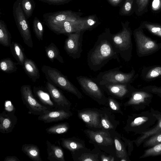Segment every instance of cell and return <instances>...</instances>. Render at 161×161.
<instances>
[{
	"instance_id": "35",
	"label": "cell",
	"mask_w": 161,
	"mask_h": 161,
	"mask_svg": "<svg viewBox=\"0 0 161 161\" xmlns=\"http://www.w3.org/2000/svg\"><path fill=\"white\" fill-rule=\"evenodd\" d=\"M33 27L34 33L37 39L40 41H42L44 25L42 22L36 17H35L33 19Z\"/></svg>"
},
{
	"instance_id": "1",
	"label": "cell",
	"mask_w": 161,
	"mask_h": 161,
	"mask_svg": "<svg viewBox=\"0 0 161 161\" xmlns=\"http://www.w3.org/2000/svg\"><path fill=\"white\" fill-rule=\"evenodd\" d=\"M112 35L109 28L98 36L93 47L87 56L88 65L91 70L96 72L99 70L110 60L116 59L120 62L112 41Z\"/></svg>"
},
{
	"instance_id": "6",
	"label": "cell",
	"mask_w": 161,
	"mask_h": 161,
	"mask_svg": "<svg viewBox=\"0 0 161 161\" xmlns=\"http://www.w3.org/2000/svg\"><path fill=\"white\" fill-rule=\"evenodd\" d=\"M13 14L15 23L24 43L32 48L33 42L29 22L22 8L19 0H16L13 7Z\"/></svg>"
},
{
	"instance_id": "27",
	"label": "cell",
	"mask_w": 161,
	"mask_h": 161,
	"mask_svg": "<svg viewBox=\"0 0 161 161\" xmlns=\"http://www.w3.org/2000/svg\"><path fill=\"white\" fill-rule=\"evenodd\" d=\"M21 150L32 160L42 161L40 150L37 145L33 144H25L22 146Z\"/></svg>"
},
{
	"instance_id": "19",
	"label": "cell",
	"mask_w": 161,
	"mask_h": 161,
	"mask_svg": "<svg viewBox=\"0 0 161 161\" xmlns=\"http://www.w3.org/2000/svg\"><path fill=\"white\" fill-rule=\"evenodd\" d=\"M150 111L157 118V122L153 127L143 133L136 139L133 141L137 147H139L150 136L161 131V112L152 108H151Z\"/></svg>"
},
{
	"instance_id": "9",
	"label": "cell",
	"mask_w": 161,
	"mask_h": 161,
	"mask_svg": "<svg viewBox=\"0 0 161 161\" xmlns=\"http://www.w3.org/2000/svg\"><path fill=\"white\" fill-rule=\"evenodd\" d=\"M20 91L22 102L29 110L28 113L40 115L42 114L46 110H49L36 99L33 94L30 85H22Z\"/></svg>"
},
{
	"instance_id": "3",
	"label": "cell",
	"mask_w": 161,
	"mask_h": 161,
	"mask_svg": "<svg viewBox=\"0 0 161 161\" xmlns=\"http://www.w3.org/2000/svg\"><path fill=\"white\" fill-rule=\"evenodd\" d=\"M42 70L47 81L62 90L70 92L79 99L83 98V95L78 89L58 69L45 65L42 67Z\"/></svg>"
},
{
	"instance_id": "15",
	"label": "cell",
	"mask_w": 161,
	"mask_h": 161,
	"mask_svg": "<svg viewBox=\"0 0 161 161\" xmlns=\"http://www.w3.org/2000/svg\"><path fill=\"white\" fill-rule=\"evenodd\" d=\"M72 115V113L70 110L48 109L45 111L42 114L39 115L37 119L45 123H49L68 119Z\"/></svg>"
},
{
	"instance_id": "12",
	"label": "cell",
	"mask_w": 161,
	"mask_h": 161,
	"mask_svg": "<svg viewBox=\"0 0 161 161\" xmlns=\"http://www.w3.org/2000/svg\"><path fill=\"white\" fill-rule=\"evenodd\" d=\"M100 86L109 96L121 100L129 98L134 90L129 83H111Z\"/></svg>"
},
{
	"instance_id": "39",
	"label": "cell",
	"mask_w": 161,
	"mask_h": 161,
	"mask_svg": "<svg viewBox=\"0 0 161 161\" xmlns=\"http://www.w3.org/2000/svg\"><path fill=\"white\" fill-rule=\"evenodd\" d=\"M108 103L109 108L113 112L123 114L119 103L114 98L109 96L107 97Z\"/></svg>"
},
{
	"instance_id": "49",
	"label": "cell",
	"mask_w": 161,
	"mask_h": 161,
	"mask_svg": "<svg viewBox=\"0 0 161 161\" xmlns=\"http://www.w3.org/2000/svg\"><path fill=\"white\" fill-rule=\"evenodd\" d=\"M4 161H20V160L16 156H7L6 157Z\"/></svg>"
},
{
	"instance_id": "38",
	"label": "cell",
	"mask_w": 161,
	"mask_h": 161,
	"mask_svg": "<svg viewBox=\"0 0 161 161\" xmlns=\"http://www.w3.org/2000/svg\"><path fill=\"white\" fill-rule=\"evenodd\" d=\"M134 1V0H125L120 8L119 14L121 16L130 15L132 12Z\"/></svg>"
},
{
	"instance_id": "45",
	"label": "cell",
	"mask_w": 161,
	"mask_h": 161,
	"mask_svg": "<svg viewBox=\"0 0 161 161\" xmlns=\"http://www.w3.org/2000/svg\"><path fill=\"white\" fill-rule=\"evenodd\" d=\"M4 109L7 112L15 113V109L10 101L7 100L5 102Z\"/></svg>"
},
{
	"instance_id": "18",
	"label": "cell",
	"mask_w": 161,
	"mask_h": 161,
	"mask_svg": "<svg viewBox=\"0 0 161 161\" xmlns=\"http://www.w3.org/2000/svg\"><path fill=\"white\" fill-rule=\"evenodd\" d=\"M18 121L15 113L3 110L0 114V132L8 134L12 131Z\"/></svg>"
},
{
	"instance_id": "17",
	"label": "cell",
	"mask_w": 161,
	"mask_h": 161,
	"mask_svg": "<svg viewBox=\"0 0 161 161\" xmlns=\"http://www.w3.org/2000/svg\"><path fill=\"white\" fill-rule=\"evenodd\" d=\"M84 132L90 140L100 146H111L114 142L109 132L106 130L87 129Z\"/></svg>"
},
{
	"instance_id": "16",
	"label": "cell",
	"mask_w": 161,
	"mask_h": 161,
	"mask_svg": "<svg viewBox=\"0 0 161 161\" xmlns=\"http://www.w3.org/2000/svg\"><path fill=\"white\" fill-rule=\"evenodd\" d=\"M134 34L139 53L143 54H147L157 49V44L146 36L141 31L135 30Z\"/></svg>"
},
{
	"instance_id": "29",
	"label": "cell",
	"mask_w": 161,
	"mask_h": 161,
	"mask_svg": "<svg viewBox=\"0 0 161 161\" xmlns=\"http://www.w3.org/2000/svg\"><path fill=\"white\" fill-rule=\"evenodd\" d=\"M114 142L116 150L117 157L120 158V161H130L129 155L125 146L122 142L117 137L114 138Z\"/></svg>"
},
{
	"instance_id": "20",
	"label": "cell",
	"mask_w": 161,
	"mask_h": 161,
	"mask_svg": "<svg viewBox=\"0 0 161 161\" xmlns=\"http://www.w3.org/2000/svg\"><path fill=\"white\" fill-rule=\"evenodd\" d=\"M60 140L62 147L69 151L72 155L85 147L84 142L75 137L62 138Z\"/></svg>"
},
{
	"instance_id": "44",
	"label": "cell",
	"mask_w": 161,
	"mask_h": 161,
	"mask_svg": "<svg viewBox=\"0 0 161 161\" xmlns=\"http://www.w3.org/2000/svg\"><path fill=\"white\" fill-rule=\"evenodd\" d=\"M49 4L59 5L68 3L72 0H39Z\"/></svg>"
},
{
	"instance_id": "37",
	"label": "cell",
	"mask_w": 161,
	"mask_h": 161,
	"mask_svg": "<svg viewBox=\"0 0 161 161\" xmlns=\"http://www.w3.org/2000/svg\"><path fill=\"white\" fill-rule=\"evenodd\" d=\"M161 155V143L145 150L139 158Z\"/></svg>"
},
{
	"instance_id": "5",
	"label": "cell",
	"mask_w": 161,
	"mask_h": 161,
	"mask_svg": "<svg viewBox=\"0 0 161 161\" xmlns=\"http://www.w3.org/2000/svg\"><path fill=\"white\" fill-rule=\"evenodd\" d=\"M82 13L70 10L58 11L45 13L44 21L48 28L58 34L60 26L65 21H75L81 17Z\"/></svg>"
},
{
	"instance_id": "8",
	"label": "cell",
	"mask_w": 161,
	"mask_h": 161,
	"mask_svg": "<svg viewBox=\"0 0 161 161\" xmlns=\"http://www.w3.org/2000/svg\"><path fill=\"white\" fill-rule=\"evenodd\" d=\"M122 66L100 73L96 79L100 85L111 83H129L134 76L133 70L129 73H125L120 69Z\"/></svg>"
},
{
	"instance_id": "40",
	"label": "cell",
	"mask_w": 161,
	"mask_h": 161,
	"mask_svg": "<svg viewBox=\"0 0 161 161\" xmlns=\"http://www.w3.org/2000/svg\"><path fill=\"white\" fill-rule=\"evenodd\" d=\"M80 161H98V154H97L85 153L81 154L79 157L74 160Z\"/></svg>"
},
{
	"instance_id": "34",
	"label": "cell",
	"mask_w": 161,
	"mask_h": 161,
	"mask_svg": "<svg viewBox=\"0 0 161 161\" xmlns=\"http://www.w3.org/2000/svg\"><path fill=\"white\" fill-rule=\"evenodd\" d=\"M22 10L27 18L32 15L35 7L34 0H19Z\"/></svg>"
},
{
	"instance_id": "31",
	"label": "cell",
	"mask_w": 161,
	"mask_h": 161,
	"mask_svg": "<svg viewBox=\"0 0 161 161\" xmlns=\"http://www.w3.org/2000/svg\"><path fill=\"white\" fill-rule=\"evenodd\" d=\"M84 30H91L99 24L98 19L96 14L89 15L84 17H81Z\"/></svg>"
},
{
	"instance_id": "24",
	"label": "cell",
	"mask_w": 161,
	"mask_h": 161,
	"mask_svg": "<svg viewBox=\"0 0 161 161\" xmlns=\"http://www.w3.org/2000/svg\"><path fill=\"white\" fill-rule=\"evenodd\" d=\"M100 119L102 129L108 132L114 131L119 124L111 113L108 111L101 110Z\"/></svg>"
},
{
	"instance_id": "47",
	"label": "cell",
	"mask_w": 161,
	"mask_h": 161,
	"mask_svg": "<svg viewBox=\"0 0 161 161\" xmlns=\"http://www.w3.org/2000/svg\"><path fill=\"white\" fill-rule=\"evenodd\" d=\"M161 7V0H153L152 8L154 11L159 10Z\"/></svg>"
},
{
	"instance_id": "43",
	"label": "cell",
	"mask_w": 161,
	"mask_h": 161,
	"mask_svg": "<svg viewBox=\"0 0 161 161\" xmlns=\"http://www.w3.org/2000/svg\"><path fill=\"white\" fill-rule=\"evenodd\" d=\"M148 1L149 0H136L137 10L138 13H141L146 9Z\"/></svg>"
},
{
	"instance_id": "50",
	"label": "cell",
	"mask_w": 161,
	"mask_h": 161,
	"mask_svg": "<svg viewBox=\"0 0 161 161\" xmlns=\"http://www.w3.org/2000/svg\"><path fill=\"white\" fill-rule=\"evenodd\" d=\"M149 91L152 92L158 95L161 97V88H153L149 90Z\"/></svg>"
},
{
	"instance_id": "21",
	"label": "cell",
	"mask_w": 161,
	"mask_h": 161,
	"mask_svg": "<svg viewBox=\"0 0 161 161\" xmlns=\"http://www.w3.org/2000/svg\"><path fill=\"white\" fill-rule=\"evenodd\" d=\"M46 144L48 157L50 161H65L63 150L60 146L53 144L48 140Z\"/></svg>"
},
{
	"instance_id": "4",
	"label": "cell",
	"mask_w": 161,
	"mask_h": 161,
	"mask_svg": "<svg viewBox=\"0 0 161 161\" xmlns=\"http://www.w3.org/2000/svg\"><path fill=\"white\" fill-rule=\"evenodd\" d=\"M129 24L128 21H121L122 30L112 35L113 43L116 52L125 61L130 59L132 47L131 31Z\"/></svg>"
},
{
	"instance_id": "14",
	"label": "cell",
	"mask_w": 161,
	"mask_h": 161,
	"mask_svg": "<svg viewBox=\"0 0 161 161\" xmlns=\"http://www.w3.org/2000/svg\"><path fill=\"white\" fill-rule=\"evenodd\" d=\"M46 88L55 104L56 109L70 110L71 103L55 86L47 81Z\"/></svg>"
},
{
	"instance_id": "46",
	"label": "cell",
	"mask_w": 161,
	"mask_h": 161,
	"mask_svg": "<svg viewBox=\"0 0 161 161\" xmlns=\"http://www.w3.org/2000/svg\"><path fill=\"white\" fill-rule=\"evenodd\" d=\"M122 139L125 141V143L128 146V154L129 156L131 154V152L133 150V141H131L129 140L126 139V138L122 137Z\"/></svg>"
},
{
	"instance_id": "10",
	"label": "cell",
	"mask_w": 161,
	"mask_h": 161,
	"mask_svg": "<svg viewBox=\"0 0 161 161\" xmlns=\"http://www.w3.org/2000/svg\"><path fill=\"white\" fill-rule=\"evenodd\" d=\"M85 31H80L67 35L64 49L67 54L74 59H78L81 57L83 35Z\"/></svg>"
},
{
	"instance_id": "42",
	"label": "cell",
	"mask_w": 161,
	"mask_h": 161,
	"mask_svg": "<svg viewBox=\"0 0 161 161\" xmlns=\"http://www.w3.org/2000/svg\"><path fill=\"white\" fill-rule=\"evenodd\" d=\"M161 75V67H156L151 69L147 74L146 77L149 79L156 77Z\"/></svg>"
},
{
	"instance_id": "36",
	"label": "cell",
	"mask_w": 161,
	"mask_h": 161,
	"mask_svg": "<svg viewBox=\"0 0 161 161\" xmlns=\"http://www.w3.org/2000/svg\"><path fill=\"white\" fill-rule=\"evenodd\" d=\"M143 147L150 148L161 143V131L147 139L143 143Z\"/></svg>"
},
{
	"instance_id": "30",
	"label": "cell",
	"mask_w": 161,
	"mask_h": 161,
	"mask_svg": "<svg viewBox=\"0 0 161 161\" xmlns=\"http://www.w3.org/2000/svg\"><path fill=\"white\" fill-rule=\"evenodd\" d=\"M11 35L4 22L0 20V43L4 47H9L11 43Z\"/></svg>"
},
{
	"instance_id": "22",
	"label": "cell",
	"mask_w": 161,
	"mask_h": 161,
	"mask_svg": "<svg viewBox=\"0 0 161 161\" xmlns=\"http://www.w3.org/2000/svg\"><path fill=\"white\" fill-rule=\"evenodd\" d=\"M80 17L75 21H64L60 26L58 34L67 35L71 33L84 31Z\"/></svg>"
},
{
	"instance_id": "32",
	"label": "cell",
	"mask_w": 161,
	"mask_h": 161,
	"mask_svg": "<svg viewBox=\"0 0 161 161\" xmlns=\"http://www.w3.org/2000/svg\"><path fill=\"white\" fill-rule=\"evenodd\" d=\"M17 65V63L14 62L10 58L3 59L0 61V69L6 73L15 72L18 69Z\"/></svg>"
},
{
	"instance_id": "51",
	"label": "cell",
	"mask_w": 161,
	"mask_h": 161,
	"mask_svg": "<svg viewBox=\"0 0 161 161\" xmlns=\"http://www.w3.org/2000/svg\"><path fill=\"white\" fill-rule=\"evenodd\" d=\"M112 157L111 156H106L104 154L101 155V160L102 161H110Z\"/></svg>"
},
{
	"instance_id": "7",
	"label": "cell",
	"mask_w": 161,
	"mask_h": 161,
	"mask_svg": "<svg viewBox=\"0 0 161 161\" xmlns=\"http://www.w3.org/2000/svg\"><path fill=\"white\" fill-rule=\"evenodd\" d=\"M83 92L98 103L105 105L108 103V99L104 91L94 79L87 77L79 76L76 77Z\"/></svg>"
},
{
	"instance_id": "28",
	"label": "cell",
	"mask_w": 161,
	"mask_h": 161,
	"mask_svg": "<svg viewBox=\"0 0 161 161\" xmlns=\"http://www.w3.org/2000/svg\"><path fill=\"white\" fill-rule=\"evenodd\" d=\"M45 51L47 58L52 62L56 59L61 63H64L63 57L61 56L58 48L53 42H51L47 46L45 47Z\"/></svg>"
},
{
	"instance_id": "48",
	"label": "cell",
	"mask_w": 161,
	"mask_h": 161,
	"mask_svg": "<svg viewBox=\"0 0 161 161\" xmlns=\"http://www.w3.org/2000/svg\"><path fill=\"white\" fill-rule=\"evenodd\" d=\"M112 6L116 7L119 6L123 0H106Z\"/></svg>"
},
{
	"instance_id": "11",
	"label": "cell",
	"mask_w": 161,
	"mask_h": 161,
	"mask_svg": "<svg viewBox=\"0 0 161 161\" xmlns=\"http://www.w3.org/2000/svg\"><path fill=\"white\" fill-rule=\"evenodd\" d=\"M153 97V95L149 92L134 90L124 106L130 107L136 111L143 110L149 106Z\"/></svg>"
},
{
	"instance_id": "41",
	"label": "cell",
	"mask_w": 161,
	"mask_h": 161,
	"mask_svg": "<svg viewBox=\"0 0 161 161\" xmlns=\"http://www.w3.org/2000/svg\"><path fill=\"white\" fill-rule=\"evenodd\" d=\"M144 26L152 33L161 37V26L146 22L144 23Z\"/></svg>"
},
{
	"instance_id": "33",
	"label": "cell",
	"mask_w": 161,
	"mask_h": 161,
	"mask_svg": "<svg viewBox=\"0 0 161 161\" xmlns=\"http://www.w3.org/2000/svg\"><path fill=\"white\" fill-rule=\"evenodd\" d=\"M69 128V124L65 122L54 125L47 128L46 130L49 134H62L67 132Z\"/></svg>"
},
{
	"instance_id": "23",
	"label": "cell",
	"mask_w": 161,
	"mask_h": 161,
	"mask_svg": "<svg viewBox=\"0 0 161 161\" xmlns=\"http://www.w3.org/2000/svg\"><path fill=\"white\" fill-rule=\"evenodd\" d=\"M33 92L41 103L49 110L56 109L54 103L49 92L41 87L34 86Z\"/></svg>"
},
{
	"instance_id": "25",
	"label": "cell",
	"mask_w": 161,
	"mask_h": 161,
	"mask_svg": "<svg viewBox=\"0 0 161 161\" xmlns=\"http://www.w3.org/2000/svg\"><path fill=\"white\" fill-rule=\"evenodd\" d=\"M23 67L26 74L33 82H36L40 78L39 69L33 60L26 58Z\"/></svg>"
},
{
	"instance_id": "26",
	"label": "cell",
	"mask_w": 161,
	"mask_h": 161,
	"mask_svg": "<svg viewBox=\"0 0 161 161\" xmlns=\"http://www.w3.org/2000/svg\"><path fill=\"white\" fill-rule=\"evenodd\" d=\"M9 47L11 53L16 60L17 64L23 66L26 57L22 46L17 42H12Z\"/></svg>"
},
{
	"instance_id": "2",
	"label": "cell",
	"mask_w": 161,
	"mask_h": 161,
	"mask_svg": "<svg viewBox=\"0 0 161 161\" xmlns=\"http://www.w3.org/2000/svg\"><path fill=\"white\" fill-rule=\"evenodd\" d=\"M157 122V118L150 111H142L129 115L124 129L128 133L141 135L153 127Z\"/></svg>"
},
{
	"instance_id": "13",
	"label": "cell",
	"mask_w": 161,
	"mask_h": 161,
	"mask_svg": "<svg viewBox=\"0 0 161 161\" xmlns=\"http://www.w3.org/2000/svg\"><path fill=\"white\" fill-rule=\"evenodd\" d=\"M79 118L90 128L101 129V110L94 108L85 109L78 112Z\"/></svg>"
}]
</instances>
